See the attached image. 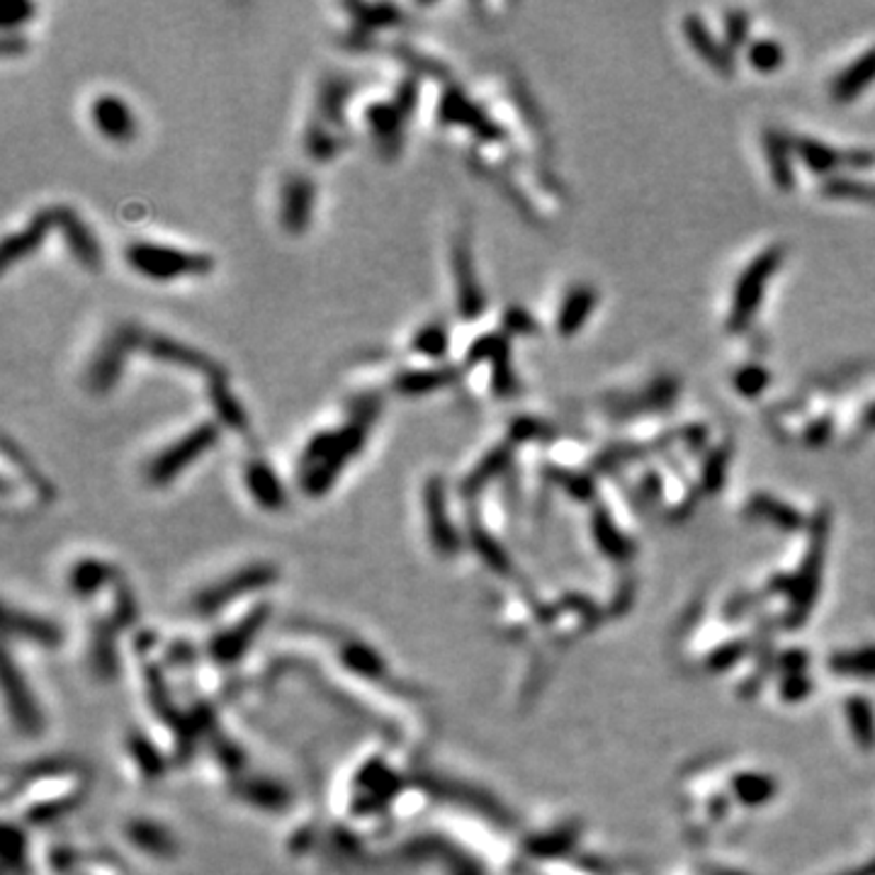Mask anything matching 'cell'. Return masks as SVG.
<instances>
[{
  "label": "cell",
  "instance_id": "12",
  "mask_svg": "<svg viewBox=\"0 0 875 875\" xmlns=\"http://www.w3.org/2000/svg\"><path fill=\"white\" fill-rule=\"evenodd\" d=\"M314 207H317V186H314V180L302 170L288 173L280 186L278 205V221L284 233L302 237L314 219Z\"/></svg>",
  "mask_w": 875,
  "mask_h": 875
},
{
  "label": "cell",
  "instance_id": "43",
  "mask_svg": "<svg viewBox=\"0 0 875 875\" xmlns=\"http://www.w3.org/2000/svg\"><path fill=\"white\" fill-rule=\"evenodd\" d=\"M35 15V5L27 0H5L3 10H0V25L5 33H20Z\"/></svg>",
  "mask_w": 875,
  "mask_h": 875
},
{
  "label": "cell",
  "instance_id": "37",
  "mask_svg": "<svg viewBox=\"0 0 875 875\" xmlns=\"http://www.w3.org/2000/svg\"><path fill=\"white\" fill-rule=\"evenodd\" d=\"M555 431L553 426H547L545 421L535 419V416H518L508 426V443H531V441H545V438H553Z\"/></svg>",
  "mask_w": 875,
  "mask_h": 875
},
{
  "label": "cell",
  "instance_id": "25",
  "mask_svg": "<svg viewBox=\"0 0 875 875\" xmlns=\"http://www.w3.org/2000/svg\"><path fill=\"white\" fill-rule=\"evenodd\" d=\"M875 84V47L861 54L857 61L841 71L832 84V100L834 103H851L857 100L863 90Z\"/></svg>",
  "mask_w": 875,
  "mask_h": 875
},
{
  "label": "cell",
  "instance_id": "8",
  "mask_svg": "<svg viewBox=\"0 0 875 875\" xmlns=\"http://www.w3.org/2000/svg\"><path fill=\"white\" fill-rule=\"evenodd\" d=\"M451 266H453V280H455L457 317H460L462 321L480 319L486 309V297L482 292L480 278H477L470 231H457V237L453 239Z\"/></svg>",
  "mask_w": 875,
  "mask_h": 875
},
{
  "label": "cell",
  "instance_id": "20",
  "mask_svg": "<svg viewBox=\"0 0 875 875\" xmlns=\"http://www.w3.org/2000/svg\"><path fill=\"white\" fill-rule=\"evenodd\" d=\"M205 394L212 406V414H215V421L221 429L237 435H246L251 431L249 414L239 402V396L233 394V390H229V378L205 382Z\"/></svg>",
  "mask_w": 875,
  "mask_h": 875
},
{
  "label": "cell",
  "instance_id": "40",
  "mask_svg": "<svg viewBox=\"0 0 875 875\" xmlns=\"http://www.w3.org/2000/svg\"><path fill=\"white\" fill-rule=\"evenodd\" d=\"M735 390L747 396V400H754L761 392L766 390L769 382H771V375L766 372V368H761V365H745V368L737 370L735 375Z\"/></svg>",
  "mask_w": 875,
  "mask_h": 875
},
{
  "label": "cell",
  "instance_id": "19",
  "mask_svg": "<svg viewBox=\"0 0 875 875\" xmlns=\"http://www.w3.org/2000/svg\"><path fill=\"white\" fill-rule=\"evenodd\" d=\"M684 35L688 39V45L694 52L706 61L710 68H715L718 74L730 76L735 71V56H732V49L727 45H722L715 39V35L710 33L708 25L698 15H688L684 20Z\"/></svg>",
  "mask_w": 875,
  "mask_h": 875
},
{
  "label": "cell",
  "instance_id": "42",
  "mask_svg": "<svg viewBox=\"0 0 875 875\" xmlns=\"http://www.w3.org/2000/svg\"><path fill=\"white\" fill-rule=\"evenodd\" d=\"M504 339H506L504 331H492V333L480 335V339H474L470 348H467V353H465V368H474V365L490 363L494 351L504 343Z\"/></svg>",
  "mask_w": 875,
  "mask_h": 875
},
{
  "label": "cell",
  "instance_id": "34",
  "mask_svg": "<svg viewBox=\"0 0 875 875\" xmlns=\"http://www.w3.org/2000/svg\"><path fill=\"white\" fill-rule=\"evenodd\" d=\"M730 455H732L730 445H720L706 457L703 470H700V486H703V492L715 494L722 490V484H725V474H727V465H730Z\"/></svg>",
  "mask_w": 875,
  "mask_h": 875
},
{
  "label": "cell",
  "instance_id": "50",
  "mask_svg": "<svg viewBox=\"0 0 875 875\" xmlns=\"http://www.w3.org/2000/svg\"><path fill=\"white\" fill-rule=\"evenodd\" d=\"M861 423H863V429H871V431H875V402H873V404H868L866 409H863Z\"/></svg>",
  "mask_w": 875,
  "mask_h": 875
},
{
  "label": "cell",
  "instance_id": "11",
  "mask_svg": "<svg viewBox=\"0 0 875 875\" xmlns=\"http://www.w3.org/2000/svg\"><path fill=\"white\" fill-rule=\"evenodd\" d=\"M438 122L443 127L470 129L482 141H502L504 129L457 86H445L438 100Z\"/></svg>",
  "mask_w": 875,
  "mask_h": 875
},
{
  "label": "cell",
  "instance_id": "46",
  "mask_svg": "<svg viewBox=\"0 0 875 875\" xmlns=\"http://www.w3.org/2000/svg\"><path fill=\"white\" fill-rule=\"evenodd\" d=\"M396 54L402 56V61H406V66L414 71V76L416 74H441V76H445V68L441 64H435V61L426 59L419 52H414V49H409V47H396Z\"/></svg>",
  "mask_w": 875,
  "mask_h": 875
},
{
  "label": "cell",
  "instance_id": "38",
  "mask_svg": "<svg viewBox=\"0 0 875 875\" xmlns=\"http://www.w3.org/2000/svg\"><path fill=\"white\" fill-rule=\"evenodd\" d=\"M594 533L598 537V543H601V547L610 555H625L630 549V543L616 531L613 521H610V516L604 508H596L594 513Z\"/></svg>",
  "mask_w": 875,
  "mask_h": 875
},
{
  "label": "cell",
  "instance_id": "28",
  "mask_svg": "<svg viewBox=\"0 0 875 875\" xmlns=\"http://www.w3.org/2000/svg\"><path fill=\"white\" fill-rule=\"evenodd\" d=\"M764 151H766V164L771 170L773 186L781 190H792L796 188V173H792L790 164V151L792 144L783 131L766 129L764 131Z\"/></svg>",
  "mask_w": 875,
  "mask_h": 875
},
{
  "label": "cell",
  "instance_id": "24",
  "mask_svg": "<svg viewBox=\"0 0 875 875\" xmlns=\"http://www.w3.org/2000/svg\"><path fill=\"white\" fill-rule=\"evenodd\" d=\"M596 302L598 294L592 284H576V288L569 290L557 312V333L565 335V339H572V335L582 331L588 317H592V312L596 309Z\"/></svg>",
  "mask_w": 875,
  "mask_h": 875
},
{
  "label": "cell",
  "instance_id": "2",
  "mask_svg": "<svg viewBox=\"0 0 875 875\" xmlns=\"http://www.w3.org/2000/svg\"><path fill=\"white\" fill-rule=\"evenodd\" d=\"M125 263L151 282H176L186 278H205L215 268V258L202 251H186L158 241H129Z\"/></svg>",
  "mask_w": 875,
  "mask_h": 875
},
{
  "label": "cell",
  "instance_id": "39",
  "mask_svg": "<svg viewBox=\"0 0 875 875\" xmlns=\"http://www.w3.org/2000/svg\"><path fill=\"white\" fill-rule=\"evenodd\" d=\"M3 453H5V457H10V460H15L20 467H23V474L27 477V482L33 484V490L39 496H52L54 494L52 486H49V482L42 477V472L35 470V465L27 460V455L20 451V447L13 441H10V435L3 438Z\"/></svg>",
  "mask_w": 875,
  "mask_h": 875
},
{
  "label": "cell",
  "instance_id": "5",
  "mask_svg": "<svg viewBox=\"0 0 875 875\" xmlns=\"http://www.w3.org/2000/svg\"><path fill=\"white\" fill-rule=\"evenodd\" d=\"M219 433L221 426L217 421H202L198 426H192V429L182 433L178 441L168 443L164 451L151 457L144 470L147 482L154 486V490H164V486H168L173 480H178L192 462L205 457L212 447L219 443Z\"/></svg>",
  "mask_w": 875,
  "mask_h": 875
},
{
  "label": "cell",
  "instance_id": "29",
  "mask_svg": "<svg viewBox=\"0 0 875 875\" xmlns=\"http://www.w3.org/2000/svg\"><path fill=\"white\" fill-rule=\"evenodd\" d=\"M792 149L798 151V158L802 164L815 173V176H824V180L832 178L837 168L847 166V151H837L815 139L800 137L792 141Z\"/></svg>",
  "mask_w": 875,
  "mask_h": 875
},
{
  "label": "cell",
  "instance_id": "30",
  "mask_svg": "<svg viewBox=\"0 0 875 875\" xmlns=\"http://www.w3.org/2000/svg\"><path fill=\"white\" fill-rule=\"evenodd\" d=\"M409 351L431 363H443L451 351V329L443 319L423 321L409 339Z\"/></svg>",
  "mask_w": 875,
  "mask_h": 875
},
{
  "label": "cell",
  "instance_id": "49",
  "mask_svg": "<svg viewBox=\"0 0 875 875\" xmlns=\"http://www.w3.org/2000/svg\"><path fill=\"white\" fill-rule=\"evenodd\" d=\"M15 52H25V39L20 33H5L3 39V54L5 56H13Z\"/></svg>",
  "mask_w": 875,
  "mask_h": 875
},
{
  "label": "cell",
  "instance_id": "10",
  "mask_svg": "<svg viewBox=\"0 0 875 875\" xmlns=\"http://www.w3.org/2000/svg\"><path fill=\"white\" fill-rule=\"evenodd\" d=\"M278 576V569L270 562H253L249 567H241L239 572H231L227 576H221L219 582H215L195 596L198 608L205 610V613H215V610L229 608L231 601H237L243 594L258 592V588L268 586Z\"/></svg>",
  "mask_w": 875,
  "mask_h": 875
},
{
  "label": "cell",
  "instance_id": "23",
  "mask_svg": "<svg viewBox=\"0 0 875 875\" xmlns=\"http://www.w3.org/2000/svg\"><path fill=\"white\" fill-rule=\"evenodd\" d=\"M513 460V445L511 443H502V445H494L490 453H486L480 462L472 467L470 474H465V480L460 482V494L465 498H474L480 496L486 486H490L496 477H502L508 467H511Z\"/></svg>",
  "mask_w": 875,
  "mask_h": 875
},
{
  "label": "cell",
  "instance_id": "9",
  "mask_svg": "<svg viewBox=\"0 0 875 875\" xmlns=\"http://www.w3.org/2000/svg\"><path fill=\"white\" fill-rule=\"evenodd\" d=\"M141 353L149 355V358L156 363L195 372V375H200V378H205V382L227 378V370H224L221 365L212 358V355H207L205 351H200V348H195V345H190L186 341L173 339V335H166V333H147L144 343H141Z\"/></svg>",
  "mask_w": 875,
  "mask_h": 875
},
{
  "label": "cell",
  "instance_id": "44",
  "mask_svg": "<svg viewBox=\"0 0 875 875\" xmlns=\"http://www.w3.org/2000/svg\"><path fill=\"white\" fill-rule=\"evenodd\" d=\"M725 39L727 47L735 52V49L745 47L749 39V15L745 10H730L725 15Z\"/></svg>",
  "mask_w": 875,
  "mask_h": 875
},
{
  "label": "cell",
  "instance_id": "41",
  "mask_svg": "<svg viewBox=\"0 0 875 875\" xmlns=\"http://www.w3.org/2000/svg\"><path fill=\"white\" fill-rule=\"evenodd\" d=\"M549 480L557 482L562 490H567L572 496L576 498H588L594 496V482L592 477L584 474V472H572V470H562V467H549L547 470Z\"/></svg>",
  "mask_w": 875,
  "mask_h": 875
},
{
  "label": "cell",
  "instance_id": "27",
  "mask_svg": "<svg viewBox=\"0 0 875 875\" xmlns=\"http://www.w3.org/2000/svg\"><path fill=\"white\" fill-rule=\"evenodd\" d=\"M125 834L131 847L149 853V859H173V853H176V841L158 822L135 820Z\"/></svg>",
  "mask_w": 875,
  "mask_h": 875
},
{
  "label": "cell",
  "instance_id": "1",
  "mask_svg": "<svg viewBox=\"0 0 875 875\" xmlns=\"http://www.w3.org/2000/svg\"><path fill=\"white\" fill-rule=\"evenodd\" d=\"M382 414V396L368 392L348 402L345 419L312 433L297 457L294 482L302 496L324 498L333 492L345 467L363 455Z\"/></svg>",
  "mask_w": 875,
  "mask_h": 875
},
{
  "label": "cell",
  "instance_id": "6",
  "mask_svg": "<svg viewBox=\"0 0 875 875\" xmlns=\"http://www.w3.org/2000/svg\"><path fill=\"white\" fill-rule=\"evenodd\" d=\"M783 258H786V249L773 246L766 249L764 253H759V256L741 270L735 282V292H732V307L727 319V329L732 333L745 331L749 327V321L754 319L759 304L764 302L766 284L771 282L773 272H778Z\"/></svg>",
  "mask_w": 875,
  "mask_h": 875
},
{
  "label": "cell",
  "instance_id": "47",
  "mask_svg": "<svg viewBox=\"0 0 875 875\" xmlns=\"http://www.w3.org/2000/svg\"><path fill=\"white\" fill-rule=\"evenodd\" d=\"M829 438H832V419H827V416L808 426L806 441H808L810 445H824V443L829 441Z\"/></svg>",
  "mask_w": 875,
  "mask_h": 875
},
{
  "label": "cell",
  "instance_id": "15",
  "mask_svg": "<svg viewBox=\"0 0 875 875\" xmlns=\"http://www.w3.org/2000/svg\"><path fill=\"white\" fill-rule=\"evenodd\" d=\"M243 486L251 502L268 513H280L290 504L288 486L263 455H251L243 462Z\"/></svg>",
  "mask_w": 875,
  "mask_h": 875
},
{
  "label": "cell",
  "instance_id": "22",
  "mask_svg": "<svg viewBox=\"0 0 875 875\" xmlns=\"http://www.w3.org/2000/svg\"><path fill=\"white\" fill-rule=\"evenodd\" d=\"M112 582H119V572L100 557H84L68 569V588L76 598H93L103 594Z\"/></svg>",
  "mask_w": 875,
  "mask_h": 875
},
{
  "label": "cell",
  "instance_id": "36",
  "mask_svg": "<svg viewBox=\"0 0 875 875\" xmlns=\"http://www.w3.org/2000/svg\"><path fill=\"white\" fill-rule=\"evenodd\" d=\"M676 392H679L676 380L661 378L655 384H649L643 396L630 402V411H645L643 406H649V409H664V406L676 400Z\"/></svg>",
  "mask_w": 875,
  "mask_h": 875
},
{
  "label": "cell",
  "instance_id": "7",
  "mask_svg": "<svg viewBox=\"0 0 875 875\" xmlns=\"http://www.w3.org/2000/svg\"><path fill=\"white\" fill-rule=\"evenodd\" d=\"M421 508L426 537H429L433 553L443 559L460 555L462 535L453 523L451 508H447V484L441 474L426 477L421 486Z\"/></svg>",
  "mask_w": 875,
  "mask_h": 875
},
{
  "label": "cell",
  "instance_id": "3",
  "mask_svg": "<svg viewBox=\"0 0 875 875\" xmlns=\"http://www.w3.org/2000/svg\"><path fill=\"white\" fill-rule=\"evenodd\" d=\"M419 98L421 84L411 74L396 86L390 100H375V103L365 107V125H368L375 147H378V154L384 161H394L402 154L406 122L411 119L416 107H419Z\"/></svg>",
  "mask_w": 875,
  "mask_h": 875
},
{
  "label": "cell",
  "instance_id": "32",
  "mask_svg": "<svg viewBox=\"0 0 875 875\" xmlns=\"http://www.w3.org/2000/svg\"><path fill=\"white\" fill-rule=\"evenodd\" d=\"M822 195L829 200H849V202H866V205H875V182L832 176L822 182Z\"/></svg>",
  "mask_w": 875,
  "mask_h": 875
},
{
  "label": "cell",
  "instance_id": "4",
  "mask_svg": "<svg viewBox=\"0 0 875 875\" xmlns=\"http://www.w3.org/2000/svg\"><path fill=\"white\" fill-rule=\"evenodd\" d=\"M147 331L137 321H119L98 343L86 370V386L93 396H107L125 375L131 353L141 351Z\"/></svg>",
  "mask_w": 875,
  "mask_h": 875
},
{
  "label": "cell",
  "instance_id": "26",
  "mask_svg": "<svg viewBox=\"0 0 875 875\" xmlns=\"http://www.w3.org/2000/svg\"><path fill=\"white\" fill-rule=\"evenodd\" d=\"M302 147L312 161H317V164H329V161H333L345 147H348V135L309 117L307 127H304Z\"/></svg>",
  "mask_w": 875,
  "mask_h": 875
},
{
  "label": "cell",
  "instance_id": "33",
  "mask_svg": "<svg viewBox=\"0 0 875 875\" xmlns=\"http://www.w3.org/2000/svg\"><path fill=\"white\" fill-rule=\"evenodd\" d=\"M749 513H754L759 518H766V521L776 523L781 528H788V531H796V528H800V523H802V518H800L798 511H792L788 504H783V502H778V498H773L769 494L751 496Z\"/></svg>",
  "mask_w": 875,
  "mask_h": 875
},
{
  "label": "cell",
  "instance_id": "21",
  "mask_svg": "<svg viewBox=\"0 0 875 875\" xmlns=\"http://www.w3.org/2000/svg\"><path fill=\"white\" fill-rule=\"evenodd\" d=\"M345 10H348L353 23H355V29L348 37L360 39L365 47L370 45L372 33H378V29L400 27L406 20L402 8L392 5V3H348L345 5Z\"/></svg>",
  "mask_w": 875,
  "mask_h": 875
},
{
  "label": "cell",
  "instance_id": "13",
  "mask_svg": "<svg viewBox=\"0 0 875 875\" xmlns=\"http://www.w3.org/2000/svg\"><path fill=\"white\" fill-rule=\"evenodd\" d=\"M88 117L93 129L105 141H110V144L127 147L137 139L139 119L135 115V110L129 107V103L122 96L115 93L96 96L93 103L88 107Z\"/></svg>",
  "mask_w": 875,
  "mask_h": 875
},
{
  "label": "cell",
  "instance_id": "16",
  "mask_svg": "<svg viewBox=\"0 0 875 875\" xmlns=\"http://www.w3.org/2000/svg\"><path fill=\"white\" fill-rule=\"evenodd\" d=\"M52 229H54L52 207L35 212L33 219H29L25 227L10 231L3 239V246H0V268L8 270L13 268L15 263H23L29 256H35V251L42 246Z\"/></svg>",
  "mask_w": 875,
  "mask_h": 875
},
{
  "label": "cell",
  "instance_id": "14",
  "mask_svg": "<svg viewBox=\"0 0 875 875\" xmlns=\"http://www.w3.org/2000/svg\"><path fill=\"white\" fill-rule=\"evenodd\" d=\"M52 212H54V229H59L71 258L90 272H98L103 268L105 263L103 246H100L93 229L88 227V221L71 205H54Z\"/></svg>",
  "mask_w": 875,
  "mask_h": 875
},
{
  "label": "cell",
  "instance_id": "35",
  "mask_svg": "<svg viewBox=\"0 0 875 875\" xmlns=\"http://www.w3.org/2000/svg\"><path fill=\"white\" fill-rule=\"evenodd\" d=\"M747 61L751 68L761 71V74H773L783 66V47L773 39H754L747 47Z\"/></svg>",
  "mask_w": 875,
  "mask_h": 875
},
{
  "label": "cell",
  "instance_id": "48",
  "mask_svg": "<svg viewBox=\"0 0 875 875\" xmlns=\"http://www.w3.org/2000/svg\"><path fill=\"white\" fill-rule=\"evenodd\" d=\"M847 166L866 170L875 166V154L873 151H847Z\"/></svg>",
  "mask_w": 875,
  "mask_h": 875
},
{
  "label": "cell",
  "instance_id": "45",
  "mask_svg": "<svg viewBox=\"0 0 875 875\" xmlns=\"http://www.w3.org/2000/svg\"><path fill=\"white\" fill-rule=\"evenodd\" d=\"M504 333L508 335H533L537 333V321L531 312L521 307L504 309Z\"/></svg>",
  "mask_w": 875,
  "mask_h": 875
},
{
  "label": "cell",
  "instance_id": "17",
  "mask_svg": "<svg viewBox=\"0 0 875 875\" xmlns=\"http://www.w3.org/2000/svg\"><path fill=\"white\" fill-rule=\"evenodd\" d=\"M351 93H353V80L348 76H343V74L324 76L317 88V105H314L312 117L348 135L345 107H348Z\"/></svg>",
  "mask_w": 875,
  "mask_h": 875
},
{
  "label": "cell",
  "instance_id": "31",
  "mask_svg": "<svg viewBox=\"0 0 875 875\" xmlns=\"http://www.w3.org/2000/svg\"><path fill=\"white\" fill-rule=\"evenodd\" d=\"M492 365V390L498 400H511L518 394V378L513 372L511 363V335L506 333L504 343L498 345L494 355L490 358Z\"/></svg>",
  "mask_w": 875,
  "mask_h": 875
},
{
  "label": "cell",
  "instance_id": "18",
  "mask_svg": "<svg viewBox=\"0 0 875 875\" xmlns=\"http://www.w3.org/2000/svg\"><path fill=\"white\" fill-rule=\"evenodd\" d=\"M460 378V370L443 368V365H433V368H411L400 370L392 380V390L404 396V400H421L445 390Z\"/></svg>",
  "mask_w": 875,
  "mask_h": 875
}]
</instances>
